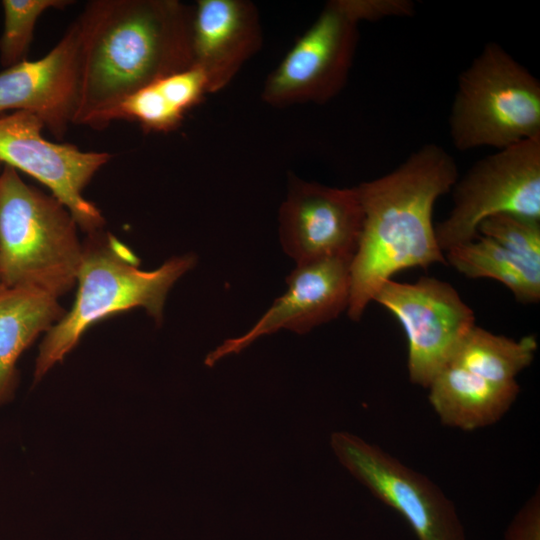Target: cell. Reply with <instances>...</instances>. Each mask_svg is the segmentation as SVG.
Instances as JSON below:
<instances>
[{"instance_id": "obj_1", "label": "cell", "mask_w": 540, "mask_h": 540, "mask_svg": "<svg viewBox=\"0 0 540 540\" xmlns=\"http://www.w3.org/2000/svg\"><path fill=\"white\" fill-rule=\"evenodd\" d=\"M193 5L178 0H94L75 20L77 99L72 124L103 128L141 87L193 63Z\"/></svg>"}, {"instance_id": "obj_2", "label": "cell", "mask_w": 540, "mask_h": 540, "mask_svg": "<svg viewBox=\"0 0 540 540\" xmlns=\"http://www.w3.org/2000/svg\"><path fill=\"white\" fill-rule=\"evenodd\" d=\"M458 179L454 159L430 143L391 172L356 191L363 224L350 264L348 316L360 320L380 286L402 270L446 263L438 246L433 209Z\"/></svg>"}, {"instance_id": "obj_3", "label": "cell", "mask_w": 540, "mask_h": 540, "mask_svg": "<svg viewBox=\"0 0 540 540\" xmlns=\"http://www.w3.org/2000/svg\"><path fill=\"white\" fill-rule=\"evenodd\" d=\"M88 235L73 306L46 332L39 346L35 383L64 359L90 326L104 318L142 307L161 323L169 290L196 263L193 254H184L154 270H142L137 256L114 235L101 231Z\"/></svg>"}, {"instance_id": "obj_4", "label": "cell", "mask_w": 540, "mask_h": 540, "mask_svg": "<svg viewBox=\"0 0 540 540\" xmlns=\"http://www.w3.org/2000/svg\"><path fill=\"white\" fill-rule=\"evenodd\" d=\"M68 209L25 183L13 167L0 172V275L3 286L56 298L76 283L83 245Z\"/></svg>"}, {"instance_id": "obj_5", "label": "cell", "mask_w": 540, "mask_h": 540, "mask_svg": "<svg viewBox=\"0 0 540 540\" xmlns=\"http://www.w3.org/2000/svg\"><path fill=\"white\" fill-rule=\"evenodd\" d=\"M409 0H331L267 76L261 99L273 107L326 103L344 87L358 42V25L410 16Z\"/></svg>"}, {"instance_id": "obj_6", "label": "cell", "mask_w": 540, "mask_h": 540, "mask_svg": "<svg viewBox=\"0 0 540 540\" xmlns=\"http://www.w3.org/2000/svg\"><path fill=\"white\" fill-rule=\"evenodd\" d=\"M449 129L460 151L540 137L538 79L499 44L487 43L458 79Z\"/></svg>"}, {"instance_id": "obj_7", "label": "cell", "mask_w": 540, "mask_h": 540, "mask_svg": "<svg viewBox=\"0 0 540 540\" xmlns=\"http://www.w3.org/2000/svg\"><path fill=\"white\" fill-rule=\"evenodd\" d=\"M540 220V137L476 162L453 186V207L435 227L439 248L475 240L480 223L496 214Z\"/></svg>"}, {"instance_id": "obj_8", "label": "cell", "mask_w": 540, "mask_h": 540, "mask_svg": "<svg viewBox=\"0 0 540 540\" xmlns=\"http://www.w3.org/2000/svg\"><path fill=\"white\" fill-rule=\"evenodd\" d=\"M330 444L339 462L397 511L419 540H467L454 503L425 475L348 432H334Z\"/></svg>"}, {"instance_id": "obj_9", "label": "cell", "mask_w": 540, "mask_h": 540, "mask_svg": "<svg viewBox=\"0 0 540 540\" xmlns=\"http://www.w3.org/2000/svg\"><path fill=\"white\" fill-rule=\"evenodd\" d=\"M373 301L402 325L408 344L407 369L413 384L427 388L449 363L458 343L475 325L472 309L447 282L421 277L415 283L385 281Z\"/></svg>"}, {"instance_id": "obj_10", "label": "cell", "mask_w": 540, "mask_h": 540, "mask_svg": "<svg viewBox=\"0 0 540 540\" xmlns=\"http://www.w3.org/2000/svg\"><path fill=\"white\" fill-rule=\"evenodd\" d=\"M43 127L36 115L26 111L0 116V163L45 185L83 231H101L104 217L83 196V189L111 155L51 142L42 136Z\"/></svg>"}, {"instance_id": "obj_11", "label": "cell", "mask_w": 540, "mask_h": 540, "mask_svg": "<svg viewBox=\"0 0 540 540\" xmlns=\"http://www.w3.org/2000/svg\"><path fill=\"white\" fill-rule=\"evenodd\" d=\"M279 236L296 264L318 259H352L363 210L356 188H335L292 176L279 209Z\"/></svg>"}, {"instance_id": "obj_12", "label": "cell", "mask_w": 540, "mask_h": 540, "mask_svg": "<svg viewBox=\"0 0 540 540\" xmlns=\"http://www.w3.org/2000/svg\"><path fill=\"white\" fill-rule=\"evenodd\" d=\"M352 259L331 257L302 264L287 276V290L243 335L225 340L211 351L205 364L214 366L230 354H238L258 338L288 329L306 334L347 310Z\"/></svg>"}, {"instance_id": "obj_13", "label": "cell", "mask_w": 540, "mask_h": 540, "mask_svg": "<svg viewBox=\"0 0 540 540\" xmlns=\"http://www.w3.org/2000/svg\"><path fill=\"white\" fill-rule=\"evenodd\" d=\"M78 33L75 22L44 57L23 60L0 72V113L36 115L56 137L64 135L77 99Z\"/></svg>"}, {"instance_id": "obj_14", "label": "cell", "mask_w": 540, "mask_h": 540, "mask_svg": "<svg viewBox=\"0 0 540 540\" xmlns=\"http://www.w3.org/2000/svg\"><path fill=\"white\" fill-rule=\"evenodd\" d=\"M193 7L192 65L205 75L209 93H216L261 48L259 13L248 0H198Z\"/></svg>"}, {"instance_id": "obj_15", "label": "cell", "mask_w": 540, "mask_h": 540, "mask_svg": "<svg viewBox=\"0 0 540 540\" xmlns=\"http://www.w3.org/2000/svg\"><path fill=\"white\" fill-rule=\"evenodd\" d=\"M427 388L441 423L465 431L498 422L520 392L517 382L495 383L451 363L435 374Z\"/></svg>"}, {"instance_id": "obj_16", "label": "cell", "mask_w": 540, "mask_h": 540, "mask_svg": "<svg viewBox=\"0 0 540 540\" xmlns=\"http://www.w3.org/2000/svg\"><path fill=\"white\" fill-rule=\"evenodd\" d=\"M65 313L58 298L41 290L0 287V406L14 396L21 354Z\"/></svg>"}, {"instance_id": "obj_17", "label": "cell", "mask_w": 540, "mask_h": 540, "mask_svg": "<svg viewBox=\"0 0 540 540\" xmlns=\"http://www.w3.org/2000/svg\"><path fill=\"white\" fill-rule=\"evenodd\" d=\"M203 72L192 65L159 78L124 98L103 119V127L111 121L127 119L144 130L167 133L175 130L188 110L208 94Z\"/></svg>"}, {"instance_id": "obj_18", "label": "cell", "mask_w": 540, "mask_h": 540, "mask_svg": "<svg viewBox=\"0 0 540 540\" xmlns=\"http://www.w3.org/2000/svg\"><path fill=\"white\" fill-rule=\"evenodd\" d=\"M446 262L469 278H490L505 285L519 302L540 300V265L510 252L494 240H475L446 251Z\"/></svg>"}, {"instance_id": "obj_19", "label": "cell", "mask_w": 540, "mask_h": 540, "mask_svg": "<svg viewBox=\"0 0 540 540\" xmlns=\"http://www.w3.org/2000/svg\"><path fill=\"white\" fill-rule=\"evenodd\" d=\"M537 347L534 335L515 340L474 325L458 343L449 363L495 383H513L532 363Z\"/></svg>"}, {"instance_id": "obj_20", "label": "cell", "mask_w": 540, "mask_h": 540, "mask_svg": "<svg viewBox=\"0 0 540 540\" xmlns=\"http://www.w3.org/2000/svg\"><path fill=\"white\" fill-rule=\"evenodd\" d=\"M67 0H3V31L0 37V62L4 68L23 60L29 50L40 15L47 9L63 8Z\"/></svg>"}, {"instance_id": "obj_21", "label": "cell", "mask_w": 540, "mask_h": 540, "mask_svg": "<svg viewBox=\"0 0 540 540\" xmlns=\"http://www.w3.org/2000/svg\"><path fill=\"white\" fill-rule=\"evenodd\" d=\"M477 232L525 260L540 265V220L496 214L483 220Z\"/></svg>"}, {"instance_id": "obj_22", "label": "cell", "mask_w": 540, "mask_h": 540, "mask_svg": "<svg viewBox=\"0 0 540 540\" xmlns=\"http://www.w3.org/2000/svg\"><path fill=\"white\" fill-rule=\"evenodd\" d=\"M504 540H540V496L538 491L516 513L506 529Z\"/></svg>"}, {"instance_id": "obj_23", "label": "cell", "mask_w": 540, "mask_h": 540, "mask_svg": "<svg viewBox=\"0 0 540 540\" xmlns=\"http://www.w3.org/2000/svg\"><path fill=\"white\" fill-rule=\"evenodd\" d=\"M3 284H2V281H1V275H0V287H2Z\"/></svg>"}, {"instance_id": "obj_24", "label": "cell", "mask_w": 540, "mask_h": 540, "mask_svg": "<svg viewBox=\"0 0 540 540\" xmlns=\"http://www.w3.org/2000/svg\"><path fill=\"white\" fill-rule=\"evenodd\" d=\"M1 164V163H0Z\"/></svg>"}]
</instances>
